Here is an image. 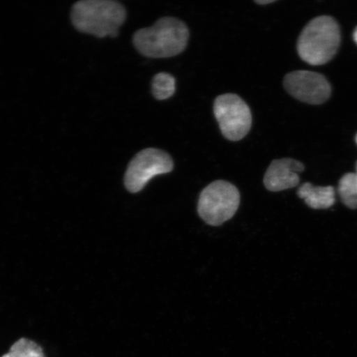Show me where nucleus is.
Returning a JSON list of instances; mask_svg holds the SVG:
<instances>
[{
  "instance_id": "1",
  "label": "nucleus",
  "mask_w": 357,
  "mask_h": 357,
  "mask_svg": "<svg viewBox=\"0 0 357 357\" xmlns=\"http://www.w3.org/2000/svg\"><path fill=\"white\" fill-rule=\"evenodd\" d=\"M190 32L187 26L175 17H162L150 28L137 31L133 44L146 57L175 56L185 50Z\"/></svg>"
},
{
  "instance_id": "2",
  "label": "nucleus",
  "mask_w": 357,
  "mask_h": 357,
  "mask_svg": "<svg viewBox=\"0 0 357 357\" xmlns=\"http://www.w3.org/2000/svg\"><path fill=\"white\" fill-rule=\"evenodd\" d=\"M123 4L113 0H82L71 10V21L79 32L97 38H116L126 20Z\"/></svg>"
},
{
  "instance_id": "3",
  "label": "nucleus",
  "mask_w": 357,
  "mask_h": 357,
  "mask_svg": "<svg viewBox=\"0 0 357 357\" xmlns=\"http://www.w3.org/2000/svg\"><path fill=\"white\" fill-rule=\"evenodd\" d=\"M341 43V30L330 16L312 20L298 39L297 51L303 61L312 66H322L333 60Z\"/></svg>"
},
{
  "instance_id": "4",
  "label": "nucleus",
  "mask_w": 357,
  "mask_h": 357,
  "mask_svg": "<svg viewBox=\"0 0 357 357\" xmlns=\"http://www.w3.org/2000/svg\"><path fill=\"white\" fill-rule=\"evenodd\" d=\"M239 204L238 190L229 182L217 181L201 192L198 212L208 225L220 226L234 216Z\"/></svg>"
},
{
  "instance_id": "5",
  "label": "nucleus",
  "mask_w": 357,
  "mask_h": 357,
  "mask_svg": "<svg viewBox=\"0 0 357 357\" xmlns=\"http://www.w3.org/2000/svg\"><path fill=\"white\" fill-rule=\"evenodd\" d=\"M213 112L227 139L236 142L248 135L252 128V116L242 98L234 93L218 96L214 101Z\"/></svg>"
},
{
  "instance_id": "6",
  "label": "nucleus",
  "mask_w": 357,
  "mask_h": 357,
  "mask_svg": "<svg viewBox=\"0 0 357 357\" xmlns=\"http://www.w3.org/2000/svg\"><path fill=\"white\" fill-rule=\"evenodd\" d=\"M171 156L165 151L146 149L138 153L129 163L124 176V185L131 193H137L155 176L171 172Z\"/></svg>"
},
{
  "instance_id": "7",
  "label": "nucleus",
  "mask_w": 357,
  "mask_h": 357,
  "mask_svg": "<svg viewBox=\"0 0 357 357\" xmlns=\"http://www.w3.org/2000/svg\"><path fill=\"white\" fill-rule=\"evenodd\" d=\"M284 87L290 96L306 104L319 105L331 96L332 88L323 75L296 70L285 75Z\"/></svg>"
},
{
  "instance_id": "8",
  "label": "nucleus",
  "mask_w": 357,
  "mask_h": 357,
  "mask_svg": "<svg viewBox=\"0 0 357 357\" xmlns=\"http://www.w3.org/2000/svg\"><path fill=\"white\" fill-rule=\"evenodd\" d=\"M305 166L291 158L275 160L267 169L264 184L268 190L278 192L294 188L300 183L298 174Z\"/></svg>"
},
{
  "instance_id": "9",
  "label": "nucleus",
  "mask_w": 357,
  "mask_h": 357,
  "mask_svg": "<svg viewBox=\"0 0 357 357\" xmlns=\"http://www.w3.org/2000/svg\"><path fill=\"white\" fill-rule=\"evenodd\" d=\"M298 195L314 209L328 208L335 203V190L332 186L315 187L305 183L298 190Z\"/></svg>"
},
{
  "instance_id": "10",
  "label": "nucleus",
  "mask_w": 357,
  "mask_h": 357,
  "mask_svg": "<svg viewBox=\"0 0 357 357\" xmlns=\"http://www.w3.org/2000/svg\"><path fill=\"white\" fill-rule=\"evenodd\" d=\"M339 195L348 208H357V174L347 173L339 182Z\"/></svg>"
},
{
  "instance_id": "11",
  "label": "nucleus",
  "mask_w": 357,
  "mask_h": 357,
  "mask_svg": "<svg viewBox=\"0 0 357 357\" xmlns=\"http://www.w3.org/2000/svg\"><path fill=\"white\" fill-rule=\"evenodd\" d=\"M176 91V79L168 73L155 75L153 80V93L156 100L169 99Z\"/></svg>"
},
{
  "instance_id": "12",
  "label": "nucleus",
  "mask_w": 357,
  "mask_h": 357,
  "mask_svg": "<svg viewBox=\"0 0 357 357\" xmlns=\"http://www.w3.org/2000/svg\"><path fill=\"white\" fill-rule=\"evenodd\" d=\"M2 357H46L43 348L28 338H20L13 343L10 351Z\"/></svg>"
},
{
  "instance_id": "13",
  "label": "nucleus",
  "mask_w": 357,
  "mask_h": 357,
  "mask_svg": "<svg viewBox=\"0 0 357 357\" xmlns=\"http://www.w3.org/2000/svg\"><path fill=\"white\" fill-rule=\"evenodd\" d=\"M255 2L258 4H261V6H264V4L274 3L275 0H257Z\"/></svg>"
},
{
  "instance_id": "14",
  "label": "nucleus",
  "mask_w": 357,
  "mask_h": 357,
  "mask_svg": "<svg viewBox=\"0 0 357 357\" xmlns=\"http://www.w3.org/2000/svg\"><path fill=\"white\" fill-rule=\"evenodd\" d=\"M354 39L355 43L357 44V26L354 33Z\"/></svg>"
},
{
  "instance_id": "15",
  "label": "nucleus",
  "mask_w": 357,
  "mask_h": 357,
  "mask_svg": "<svg viewBox=\"0 0 357 357\" xmlns=\"http://www.w3.org/2000/svg\"><path fill=\"white\" fill-rule=\"evenodd\" d=\"M356 144H357V135H356Z\"/></svg>"
},
{
  "instance_id": "16",
  "label": "nucleus",
  "mask_w": 357,
  "mask_h": 357,
  "mask_svg": "<svg viewBox=\"0 0 357 357\" xmlns=\"http://www.w3.org/2000/svg\"><path fill=\"white\" fill-rule=\"evenodd\" d=\"M356 174H357V162H356Z\"/></svg>"
}]
</instances>
